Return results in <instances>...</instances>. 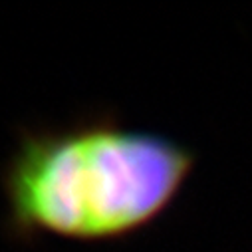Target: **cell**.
<instances>
[{
    "label": "cell",
    "instance_id": "6da1fadb",
    "mask_svg": "<svg viewBox=\"0 0 252 252\" xmlns=\"http://www.w3.org/2000/svg\"><path fill=\"white\" fill-rule=\"evenodd\" d=\"M195 165L183 141L113 113L22 127L0 173L4 232L20 244L125 240L175 205Z\"/></svg>",
    "mask_w": 252,
    "mask_h": 252
}]
</instances>
